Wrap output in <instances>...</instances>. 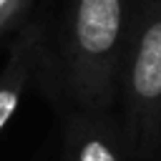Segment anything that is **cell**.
<instances>
[{
	"label": "cell",
	"instance_id": "obj_1",
	"mask_svg": "<svg viewBox=\"0 0 161 161\" xmlns=\"http://www.w3.org/2000/svg\"><path fill=\"white\" fill-rule=\"evenodd\" d=\"M136 0H70L63 60L73 98L91 113L118 96V73Z\"/></svg>",
	"mask_w": 161,
	"mask_h": 161
},
{
	"label": "cell",
	"instance_id": "obj_2",
	"mask_svg": "<svg viewBox=\"0 0 161 161\" xmlns=\"http://www.w3.org/2000/svg\"><path fill=\"white\" fill-rule=\"evenodd\" d=\"M123 141L133 158L161 143V0H136L118 73Z\"/></svg>",
	"mask_w": 161,
	"mask_h": 161
},
{
	"label": "cell",
	"instance_id": "obj_3",
	"mask_svg": "<svg viewBox=\"0 0 161 161\" xmlns=\"http://www.w3.org/2000/svg\"><path fill=\"white\" fill-rule=\"evenodd\" d=\"M128 146L121 128L98 113L73 116L65 128L63 161H128Z\"/></svg>",
	"mask_w": 161,
	"mask_h": 161
},
{
	"label": "cell",
	"instance_id": "obj_4",
	"mask_svg": "<svg viewBox=\"0 0 161 161\" xmlns=\"http://www.w3.org/2000/svg\"><path fill=\"white\" fill-rule=\"evenodd\" d=\"M38 48H40V28L30 23L20 30V35L13 40L8 50L5 65L0 70V131L8 126V121L20 106V98L38 63Z\"/></svg>",
	"mask_w": 161,
	"mask_h": 161
},
{
	"label": "cell",
	"instance_id": "obj_5",
	"mask_svg": "<svg viewBox=\"0 0 161 161\" xmlns=\"http://www.w3.org/2000/svg\"><path fill=\"white\" fill-rule=\"evenodd\" d=\"M30 0H0V30H5L8 25H13L20 13L28 8Z\"/></svg>",
	"mask_w": 161,
	"mask_h": 161
}]
</instances>
